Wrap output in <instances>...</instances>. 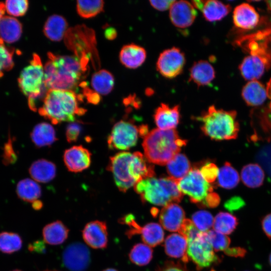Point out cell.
<instances>
[{
  "mask_svg": "<svg viewBox=\"0 0 271 271\" xmlns=\"http://www.w3.org/2000/svg\"><path fill=\"white\" fill-rule=\"evenodd\" d=\"M44 69V82L49 89L74 91L84 78L87 64L76 56L48 53Z\"/></svg>",
  "mask_w": 271,
  "mask_h": 271,
  "instance_id": "6da1fadb",
  "label": "cell"
},
{
  "mask_svg": "<svg viewBox=\"0 0 271 271\" xmlns=\"http://www.w3.org/2000/svg\"><path fill=\"white\" fill-rule=\"evenodd\" d=\"M149 162L140 152H122L110 158L107 170L112 173L118 189L124 193L142 180L154 176V167Z\"/></svg>",
  "mask_w": 271,
  "mask_h": 271,
  "instance_id": "7a4b0ae2",
  "label": "cell"
},
{
  "mask_svg": "<svg viewBox=\"0 0 271 271\" xmlns=\"http://www.w3.org/2000/svg\"><path fill=\"white\" fill-rule=\"evenodd\" d=\"M73 91L49 89L38 109L39 113L54 124L73 122L76 116L83 115L86 110L79 106L81 100Z\"/></svg>",
  "mask_w": 271,
  "mask_h": 271,
  "instance_id": "3957f363",
  "label": "cell"
},
{
  "mask_svg": "<svg viewBox=\"0 0 271 271\" xmlns=\"http://www.w3.org/2000/svg\"><path fill=\"white\" fill-rule=\"evenodd\" d=\"M186 144L175 129L162 130L155 128L148 132L143 143L144 154L150 163L157 165L167 164Z\"/></svg>",
  "mask_w": 271,
  "mask_h": 271,
  "instance_id": "277c9868",
  "label": "cell"
},
{
  "mask_svg": "<svg viewBox=\"0 0 271 271\" xmlns=\"http://www.w3.org/2000/svg\"><path fill=\"white\" fill-rule=\"evenodd\" d=\"M133 187L134 191L140 194L143 201L158 206H165L171 203H179L183 195L178 182L170 177L147 178Z\"/></svg>",
  "mask_w": 271,
  "mask_h": 271,
  "instance_id": "5b68a950",
  "label": "cell"
},
{
  "mask_svg": "<svg viewBox=\"0 0 271 271\" xmlns=\"http://www.w3.org/2000/svg\"><path fill=\"white\" fill-rule=\"evenodd\" d=\"M198 119L202 122L203 132L213 140H229L237 137L239 125L234 110L226 111L211 105Z\"/></svg>",
  "mask_w": 271,
  "mask_h": 271,
  "instance_id": "8992f818",
  "label": "cell"
},
{
  "mask_svg": "<svg viewBox=\"0 0 271 271\" xmlns=\"http://www.w3.org/2000/svg\"><path fill=\"white\" fill-rule=\"evenodd\" d=\"M19 87L28 97L30 108L36 111L37 104L43 101L48 90L44 82V69L40 57L34 54L30 64L21 72L18 78Z\"/></svg>",
  "mask_w": 271,
  "mask_h": 271,
  "instance_id": "52a82bcc",
  "label": "cell"
},
{
  "mask_svg": "<svg viewBox=\"0 0 271 271\" xmlns=\"http://www.w3.org/2000/svg\"><path fill=\"white\" fill-rule=\"evenodd\" d=\"M187 240L188 258L196 264L198 269L208 267L220 261L207 239L205 232H200L195 237Z\"/></svg>",
  "mask_w": 271,
  "mask_h": 271,
  "instance_id": "ba28073f",
  "label": "cell"
},
{
  "mask_svg": "<svg viewBox=\"0 0 271 271\" xmlns=\"http://www.w3.org/2000/svg\"><path fill=\"white\" fill-rule=\"evenodd\" d=\"M181 192L187 195L192 202L200 205L208 194L213 192L212 186L202 177L200 170L194 168L178 182Z\"/></svg>",
  "mask_w": 271,
  "mask_h": 271,
  "instance_id": "9c48e42d",
  "label": "cell"
},
{
  "mask_svg": "<svg viewBox=\"0 0 271 271\" xmlns=\"http://www.w3.org/2000/svg\"><path fill=\"white\" fill-rule=\"evenodd\" d=\"M139 127L130 120H121L116 123L107 139L110 149L126 150L136 145Z\"/></svg>",
  "mask_w": 271,
  "mask_h": 271,
  "instance_id": "30bf717a",
  "label": "cell"
},
{
  "mask_svg": "<svg viewBox=\"0 0 271 271\" xmlns=\"http://www.w3.org/2000/svg\"><path fill=\"white\" fill-rule=\"evenodd\" d=\"M185 62L184 53L178 48L172 47L163 51L160 54L156 68L163 77L172 79L182 72Z\"/></svg>",
  "mask_w": 271,
  "mask_h": 271,
  "instance_id": "8fae6325",
  "label": "cell"
},
{
  "mask_svg": "<svg viewBox=\"0 0 271 271\" xmlns=\"http://www.w3.org/2000/svg\"><path fill=\"white\" fill-rule=\"evenodd\" d=\"M271 66V53L264 51L249 53L239 68L242 77L247 80H257Z\"/></svg>",
  "mask_w": 271,
  "mask_h": 271,
  "instance_id": "7c38bea8",
  "label": "cell"
},
{
  "mask_svg": "<svg viewBox=\"0 0 271 271\" xmlns=\"http://www.w3.org/2000/svg\"><path fill=\"white\" fill-rule=\"evenodd\" d=\"M63 262L70 271H84L90 262V253L86 245L73 242L68 245L62 254Z\"/></svg>",
  "mask_w": 271,
  "mask_h": 271,
  "instance_id": "4fadbf2b",
  "label": "cell"
},
{
  "mask_svg": "<svg viewBox=\"0 0 271 271\" xmlns=\"http://www.w3.org/2000/svg\"><path fill=\"white\" fill-rule=\"evenodd\" d=\"M197 15V11L192 4L186 1H175L170 8L169 17L172 23L180 29L190 27Z\"/></svg>",
  "mask_w": 271,
  "mask_h": 271,
  "instance_id": "5bb4252c",
  "label": "cell"
},
{
  "mask_svg": "<svg viewBox=\"0 0 271 271\" xmlns=\"http://www.w3.org/2000/svg\"><path fill=\"white\" fill-rule=\"evenodd\" d=\"M85 243L94 249H103L108 243V232L105 222L95 220L89 222L82 230Z\"/></svg>",
  "mask_w": 271,
  "mask_h": 271,
  "instance_id": "9a60e30c",
  "label": "cell"
},
{
  "mask_svg": "<svg viewBox=\"0 0 271 271\" xmlns=\"http://www.w3.org/2000/svg\"><path fill=\"white\" fill-rule=\"evenodd\" d=\"M91 154L88 150L82 146H73L66 150L63 160L67 169L77 173L88 168L91 164Z\"/></svg>",
  "mask_w": 271,
  "mask_h": 271,
  "instance_id": "2e32d148",
  "label": "cell"
},
{
  "mask_svg": "<svg viewBox=\"0 0 271 271\" xmlns=\"http://www.w3.org/2000/svg\"><path fill=\"white\" fill-rule=\"evenodd\" d=\"M185 216L183 208L176 203H171L163 207L160 212L159 220L165 229L179 232L185 219Z\"/></svg>",
  "mask_w": 271,
  "mask_h": 271,
  "instance_id": "e0dca14e",
  "label": "cell"
},
{
  "mask_svg": "<svg viewBox=\"0 0 271 271\" xmlns=\"http://www.w3.org/2000/svg\"><path fill=\"white\" fill-rule=\"evenodd\" d=\"M233 21L238 28L251 30L258 25L259 15L253 6L247 3H242L234 9Z\"/></svg>",
  "mask_w": 271,
  "mask_h": 271,
  "instance_id": "ac0fdd59",
  "label": "cell"
},
{
  "mask_svg": "<svg viewBox=\"0 0 271 271\" xmlns=\"http://www.w3.org/2000/svg\"><path fill=\"white\" fill-rule=\"evenodd\" d=\"M154 119L159 129H174L179 122V105L170 107L168 104L162 103L155 110Z\"/></svg>",
  "mask_w": 271,
  "mask_h": 271,
  "instance_id": "d6986e66",
  "label": "cell"
},
{
  "mask_svg": "<svg viewBox=\"0 0 271 271\" xmlns=\"http://www.w3.org/2000/svg\"><path fill=\"white\" fill-rule=\"evenodd\" d=\"M146 57V50L143 47L134 44L123 46L119 55L121 64L130 69H136L141 66Z\"/></svg>",
  "mask_w": 271,
  "mask_h": 271,
  "instance_id": "ffe728a7",
  "label": "cell"
},
{
  "mask_svg": "<svg viewBox=\"0 0 271 271\" xmlns=\"http://www.w3.org/2000/svg\"><path fill=\"white\" fill-rule=\"evenodd\" d=\"M215 77V72L213 67L206 60L195 62L190 69L189 80L198 86L210 85Z\"/></svg>",
  "mask_w": 271,
  "mask_h": 271,
  "instance_id": "44dd1931",
  "label": "cell"
},
{
  "mask_svg": "<svg viewBox=\"0 0 271 271\" xmlns=\"http://www.w3.org/2000/svg\"><path fill=\"white\" fill-rule=\"evenodd\" d=\"M164 245L166 253L168 256L179 258L184 262L188 261V242L185 236L180 233L171 234L165 239Z\"/></svg>",
  "mask_w": 271,
  "mask_h": 271,
  "instance_id": "7402d4cb",
  "label": "cell"
},
{
  "mask_svg": "<svg viewBox=\"0 0 271 271\" xmlns=\"http://www.w3.org/2000/svg\"><path fill=\"white\" fill-rule=\"evenodd\" d=\"M241 94L246 103L251 106L262 104L267 97L266 88L257 80L249 81L243 86Z\"/></svg>",
  "mask_w": 271,
  "mask_h": 271,
  "instance_id": "603a6c76",
  "label": "cell"
},
{
  "mask_svg": "<svg viewBox=\"0 0 271 271\" xmlns=\"http://www.w3.org/2000/svg\"><path fill=\"white\" fill-rule=\"evenodd\" d=\"M29 173L33 179L40 183H47L56 176L55 165L48 160L40 159L33 162L29 168Z\"/></svg>",
  "mask_w": 271,
  "mask_h": 271,
  "instance_id": "cb8c5ba5",
  "label": "cell"
},
{
  "mask_svg": "<svg viewBox=\"0 0 271 271\" xmlns=\"http://www.w3.org/2000/svg\"><path fill=\"white\" fill-rule=\"evenodd\" d=\"M67 27L68 23L64 17L53 15L47 19L43 32L46 37L50 40L60 41L65 36Z\"/></svg>",
  "mask_w": 271,
  "mask_h": 271,
  "instance_id": "d4e9b609",
  "label": "cell"
},
{
  "mask_svg": "<svg viewBox=\"0 0 271 271\" xmlns=\"http://www.w3.org/2000/svg\"><path fill=\"white\" fill-rule=\"evenodd\" d=\"M22 26L16 18L4 16L0 21V39L4 42L12 43L21 36Z\"/></svg>",
  "mask_w": 271,
  "mask_h": 271,
  "instance_id": "484cf974",
  "label": "cell"
},
{
  "mask_svg": "<svg viewBox=\"0 0 271 271\" xmlns=\"http://www.w3.org/2000/svg\"><path fill=\"white\" fill-rule=\"evenodd\" d=\"M30 136L32 142L37 148L50 146L57 140L54 127L47 122L40 123L35 125Z\"/></svg>",
  "mask_w": 271,
  "mask_h": 271,
  "instance_id": "4316f807",
  "label": "cell"
},
{
  "mask_svg": "<svg viewBox=\"0 0 271 271\" xmlns=\"http://www.w3.org/2000/svg\"><path fill=\"white\" fill-rule=\"evenodd\" d=\"M69 229L63 222L57 220L46 225L43 229L45 242L51 245H59L67 238Z\"/></svg>",
  "mask_w": 271,
  "mask_h": 271,
  "instance_id": "83f0119b",
  "label": "cell"
},
{
  "mask_svg": "<svg viewBox=\"0 0 271 271\" xmlns=\"http://www.w3.org/2000/svg\"><path fill=\"white\" fill-rule=\"evenodd\" d=\"M229 5L216 0L204 1L201 11L205 19L209 22L222 20L231 10Z\"/></svg>",
  "mask_w": 271,
  "mask_h": 271,
  "instance_id": "f1b7e54d",
  "label": "cell"
},
{
  "mask_svg": "<svg viewBox=\"0 0 271 271\" xmlns=\"http://www.w3.org/2000/svg\"><path fill=\"white\" fill-rule=\"evenodd\" d=\"M243 184L249 188H255L263 184L264 173L262 167L257 164H249L244 166L240 173Z\"/></svg>",
  "mask_w": 271,
  "mask_h": 271,
  "instance_id": "f546056e",
  "label": "cell"
},
{
  "mask_svg": "<svg viewBox=\"0 0 271 271\" xmlns=\"http://www.w3.org/2000/svg\"><path fill=\"white\" fill-rule=\"evenodd\" d=\"M167 171L169 177L178 182L191 170L189 161L185 155L177 154L167 164Z\"/></svg>",
  "mask_w": 271,
  "mask_h": 271,
  "instance_id": "4dcf8cb0",
  "label": "cell"
},
{
  "mask_svg": "<svg viewBox=\"0 0 271 271\" xmlns=\"http://www.w3.org/2000/svg\"><path fill=\"white\" fill-rule=\"evenodd\" d=\"M16 193L19 198L23 201L32 203L41 196V188L34 180L26 178L18 182Z\"/></svg>",
  "mask_w": 271,
  "mask_h": 271,
  "instance_id": "1f68e13d",
  "label": "cell"
},
{
  "mask_svg": "<svg viewBox=\"0 0 271 271\" xmlns=\"http://www.w3.org/2000/svg\"><path fill=\"white\" fill-rule=\"evenodd\" d=\"M114 84L113 76L106 70H100L92 76L91 85L97 94H108L113 89Z\"/></svg>",
  "mask_w": 271,
  "mask_h": 271,
  "instance_id": "d6a6232c",
  "label": "cell"
},
{
  "mask_svg": "<svg viewBox=\"0 0 271 271\" xmlns=\"http://www.w3.org/2000/svg\"><path fill=\"white\" fill-rule=\"evenodd\" d=\"M140 234L144 243L150 247H155L164 240V232L158 223L151 222L142 227Z\"/></svg>",
  "mask_w": 271,
  "mask_h": 271,
  "instance_id": "836d02e7",
  "label": "cell"
},
{
  "mask_svg": "<svg viewBox=\"0 0 271 271\" xmlns=\"http://www.w3.org/2000/svg\"><path fill=\"white\" fill-rule=\"evenodd\" d=\"M238 224L236 216L228 212H220L214 219L213 227L215 231L227 235L234 231Z\"/></svg>",
  "mask_w": 271,
  "mask_h": 271,
  "instance_id": "e575fe53",
  "label": "cell"
},
{
  "mask_svg": "<svg viewBox=\"0 0 271 271\" xmlns=\"http://www.w3.org/2000/svg\"><path fill=\"white\" fill-rule=\"evenodd\" d=\"M217 178L218 185L226 189L235 188L240 180L238 173L228 162H225L219 170Z\"/></svg>",
  "mask_w": 271,
  "mask_h": 271,
  "instance_id": "d590c367",
  "label": "cell"
},
{
  "mask_svg": "<svg viewBox=\"0 0 271 271\" xmlns=\"http://www.w3.org/2000/svg\"><path fill=\"white\" fill-rule=\"evenodd\" d=\"M23 241L19 234L4 231L0 233V251L11 254L21 249Z\"/></svg>",
  "mask_w": 271,
  "mask_h": 271,
  "instance_id": "8d00e7d4",
  "label": "cell"
},
{
  "mask_svg": "<svg viewBox=\"0 0 271 271\" xmlns=\"http://www.w3.org/2000/svg\"><path fill=\"white\" fill-rule=\"evenodd\" d=\"M153 257V250L146 244L138 243L134 245L129 253L130 261L138 265L148 264Z\"/></svg>",
  "mask_w": 271,
  "mask_h": 271,
  "instance_id": "74e56055",
  "label": "cell"
},
{
  "mask_svg": "<svg viewBox=\"0 0 271 271\" xmlns=\"http://www.w3.org/2000/svg\"><path fill=\"white\" fill-rule=\"evenodd\" d=\"M103 1H78L76 9L78 15L84 18L93 17L103 10Z\"/></svg>",
  "mask_w": 271,
  "mask_h": 271,
  "instance_id": "f35d334b",
  "label": "cell"
},
{
  "mask_svg": "<svg viewBox=\"0 0 271 271\" xmlns=\"http://www.w3.org/2000/svg\"><path fill=\"white\" fill-rule=\"evenodd\" d=\"M205 234L214 251H224L229 247L231 240L226 235L215 230L205 232Z\"/></svg>",
  "mask_w": 271,
  "mask_h": 271,
  "instance_id": "ab89813d",
  "label": "cell"
},
{
  "mask_svg": "<svg viewBox=\"0 0 271 271\" xmlns=\"http://www.w3.org/2000/svg\"><path fill=\"white\" fill-rule=\"evenodd\" d=\"M191 220L196 227L202 232L209 230L214 223L212 214L205 210H200L194 213L192 216Z\"/></svg>",
  "mask_w": 271,
  "mask_h": 271,
  "instance_id": "60d3db41",
  "label": "cell"
},
{
  "mask_svg": "<svg viewBox=\"0 0 271 271\" xmlns=\"http://www.w3.org/2000/svg\"><path fill=\"white\" fill-rule=\"evenodd\" d=\"M14 52V49L6 46L0 39V77L3 76L5 72L13 68Z\"/></svg>",
  "mask_w": 271,
  "mask_h": 271,
  "instance_id": "b9f144b4",
  "label": "cell"
},
{
  "mask_svg": "<svg viewBox=\"0 0 271 271\" xmlns=\"http://www.w3.org/2000/svg\"><path fill=\"white\" fill-rule=\"evenodd\" d=\"M29 3L26 0H9L5 2L7 12L12 16L24 15L28 9Z\"/></svg>",
  "mask_w": 271,
  "mask_h": 271,
  "instance_id": "7bdbcfd3",
  "label": "cell"
},
{
  "mask_svg": "<svg viewBox=\"0 0 271 271\" xmlns=\"http://www.w3.org/2000/svg\"><path fill=\"white\" fill-rule=\"evenodd\" d=\"M257 161L261 165L271 178V143L263 146L256 157Z\"/></svg>",
  "mask_w": 271,
  "mask_h": 271,
  "instance_id": "ee69618b",
  "label": "cell"
},
{
  "mask_svg": "<svg viewBox=\"0 0 271 271\" xmlns=\"http://www.w3.org/2000/svg\"><path fill=\"white\" fill-rule=\"evenodd\" d=\"M199 170L203 178L209 183L214 182L218 177L219 169L214 163H207Z\"/></svg>",
  "mask_w": 271,
  "mask_h": 271,
  "instance_id": "f6af8a7d",
  "label": "cell"
},
{
  "mask_svg": "<svg viewBox=\"0 0 271 271\" xmlns=\"http://www.w3.org/2000/svg\"><path fill=\"white\" fill-rule=\"evenodd\" d=\"M18 157L14 151L12 140L9 137L8 142L3 148V162L6 165L14 163L17 160Z\"/></svg>",
  "mask_w": 271,
  "mask_h": 271,
  "instance_id": "bcb514c9",
  "label": "cell"
},
{
  "mask_svg": "<svg viewBox=\"0 0 271 271\" xmlns=\"http://www.w3.org/2000/svg\"><path fill=\"white\" fill-rule=\"evenodd\" d=\"M82 124L80 121H73L67 126L66 137L68 142L71 143L77 140L82 130Z\"/></svg>",
  "mask_w": 271,
  "mask_h": 271,
  "instance_id": "7dc6e473",
  "label": "cell"
},
{
  "mask_svg": "<svg viewBox=\"0 0 271 271\" xmlns=\"http://www.w3.org/2000/svg\"><path fill=\"white\" fill-rule=\"evenodd\" d=\"M245 205L243 199L238 196L231 198L224 204V207L230 211L238 210Z\"/></svg>",
  "mask_w": 271,
  "mask_h": 271,
  "instance_id": "c3c4849f",
  "label": "cell"
},
{
  "mask_svg": "<svg viewBox=\"0 0 271 271\" xmlns=\"http://www.w3.org/2000/svg\"><path fill=\"white\" fill-rule=\"evenodd\" d=\"M220 201V199L219 195L212 192L208 194L204 201L200 206L214 208L219 205Z\"/></svg>",
  "mask_w": 271,
  "mask_h": 271,
  "instance_id": "681fc988",
  "label": "cell"
},
{
  "mask_svg": "<svg viewBox=\"0 0 271 271\" xmlns=\"http://www.w3.org/2000/svg\"><path fill=\"white\" fill-rule=\"evenodd\" d=\"M175 1H150L151 5L160 11H164L170 9Z\"/></svg>",
  "mask_w": 271,
  "mask_h": 271,
  "instance_id": "f907efd6",
  "label": "cell"
},
{
  "mask_svg": "<svg viewBox=\"0 0 271 271\" xmlns=\"http://www.w3.org/2000/svg\"><path fill=\"white\" fill-rule=\"evenodd\" d=\"M224 252L228 256L235 257H243L245 255L247 251L246 249L243 248L235 247L232 248L228 247L224 251Z\"/></svg>",
  "mask_w": 271,
  "mask_h": 271,
  "instance_id": "816d5d0a",
  "label": "cell"
},
{
  "mask_svg": "<svg viewBox=\"0 0 271 271\" xmlns=\"http://www.w3.org/2000/svg\"><path fill=\"white\" fill-rule=\"evenodd\" d=\"M262 229L265 235L271 238V213L266 215L261 220Z\"/></svg>",
  "mask_w": 271,
  "mask_h": 271,
  "instance_id": "f5cc1de1",
  "label": "cell"
},
{
  "mask_svg": "<svg viewBox=\"0 0 271 271\" xmlns=\"http://www.w3.org/2000/svg\"><path fill=\"white\" fill-rule=\"evenodd\" d=\"M157 271H186L182 265L172 261H167Z\"/></svg>",
  "mask_w": 271,
  "mask_h": 271,
  "instance_id": "db71d44e",
  "label": "cell"
},
{
  "mask_svg": "<svg viewBox=\"0 0 271 271\" xmlns=\"http://www.w3.org/2000/svg\"><path fill=\"white\" fill-rule=\"evenodd\" d=\"M28 249L30 251L37 253H44L46 251L44 243L41 240L36 241L28 245Z\"/></svg>",
  "mask_w": 271,
  "mask_h": 271,
  "instance_id": "11a10c76",
  "label": "cell"
},
{
  "mask_svg": "<svg viewBox=\"0 0 271 271\" xmlns=\"http://www.w3.org/2000/svg\"><path fill=\"white\" fill-rule=\"evenodd\" d=\"M105 36L108 40H113L117 36L116 30L113 28H108L105 30Z\"/></svg>",
  "mask_w": 271,
  "mask_h": 271,
  "instance_id": "9f6ffc18",
  "label": "cell"
},
{
  "mask_svg": "<svg viewBox=\"0 0 271 271\" xmlns=\"http://www.w3.org/2000/svg\"><path fill=\"white\" fill-rule=\"evenodd\" d=\"M32 207L35 210H40L42 208L43 203L40 200H36L32 202Z\"/></svg>",
  "mask_w": 271,
  "mask_h": 271,
  "instance_id": "6f0895ef",
  "label": "cell"
},
{
  "mask_svg": "<svg viewBox=\"0 0 271 271\" xmlns=\"http://www.w3.org/2000/svg\"><path fill=\"white\" fill-rule=\"evenodd\" d=\"M266 88L267 94V97L271 99V78L267 83V86Z\"/></svg>",
  "mask_w": 271,
  "mask_h": 271,
  "instance_id": "680465c9",
  "label": "cell"
},
{
  "mask_svg": "<svg viewBox=\"0 0 271 271\" xmlns=\"http://www.w3.org/2000/svg\"><path fill=\"white\" fill-rule=\"evenodd\" d=\"M6 11L5 4L3 3L0 2V21L4 17V15Z\"/></svg>",
  "mask_w": 271,
  "mask_h": 271,
  "instance_id": "91938a15",
  "label": "cell"
},
{
  "mask_svg": "<svg viewBox=\"0 0 271 271\" xmlns=\"http://www.w3.org/2000/svg\"><path fill=\"white\" fill-rule=\"evenodd\" d=\"M264 39H267L266 40H270L271 42V28L265 30Z\"/></svg>",
  "mask_w": 271,
  "mask_h": 271,
  "instance_id": "94428289",
  "label": "cell"
},
{
  "mask_svg": "<svg viewBox=\"0 0 271 271\" xmlns=\"http://www.w3.org/2000/svg\"><path fill=\"white\" fill-rule=\"evenodd\" d=\"M268 9L271 12V1H266Z\"/></svg>",
  "mask_w": 271,
  "mask_h": 271,
  "instance_id": "6125c7cd",
  "label": "cell"
},
{
  "mask_svg": "<svg viewBox=\"0 0 271 271\" xmlns=\"http://www.w3.org/2000/svg\"><path fill=\"white\" fill-rule=\"evenodd\" d=\"M102 271H117L116 269H114V268H107V269H105Z\"/></svg>",
  "mask_w": 271,
  "mask_h": 271,
  "instance_id": "be15d7a7",
  "label": "cell"
},
{
  "mask_svg": "<svg viewBox=\"0 0 271 271\" xmlns=\"http://www.w3.org/2000/svg\"><path fill=\"white\" fill-rule=\"evenodd\" d=\"M268 261H269V264H270V266H271V253H270V254H269V257H268Z\"/></svg>",
  "mask_w": 271,
  "mask_h": 271,
  "instance_id": "e7e4bbea",
  "label": "cell"
},
{
  "mask_svg": "<svg viewBox=\"0 0 271 271\" xmlns=\"http://www.w3.org/2000/svg\"><path fill=\"white\" fill-rule=\"evenodd\" d=\"M12 271H22V270H20V269H17L13 270H12Z\"/></svg>",
  "mask_w": 271,
  "mask_h": 271,
  "instance_id": "03108f58",
  "label": "cell"
},
{
  "mask_svg": "<svg viewBox=\"0 0 271 271\" xmlns=\"http://www.w3.org/2000/svg\"><path fill=\"white\" fill-rule=\"evenodd\" d=\"M44 271H58V270H45Z\"/></svg>",
  "mask_w": 271,
  "mask_h": 271,
  "instance_id": "003e7915",
  "label": "cell"
}]
</instances>
